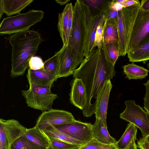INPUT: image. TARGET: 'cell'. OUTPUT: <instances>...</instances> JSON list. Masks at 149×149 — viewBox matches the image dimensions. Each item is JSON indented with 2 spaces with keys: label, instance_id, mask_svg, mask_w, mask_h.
Segmentation results:
<instances>
[{
  "label": "cell",
  "instance_id": "obj_1",
  "mask_svg": "<svg viewBox=\"0 0 149 149\" xmlns=\"http://www.w3.org/2000/svg\"><path fill=\"white\" fill-rule=\"evenodd\" d=\"M115 74L114 65L109 61L102 48L95 49L73 70V78L81 79L86 88V102L82 110L84 117H90L94 114L91 100L95 98L96 101L105 82L112 79Z\"/></svg>",
  "mask_w": 149,
  "mask_h": 149
},
{
  "label": "cell",
  "instance_id": "obj_2",
  "mask_svg": "<svg viewBox=\"0 0 149 149\" xmlns=\"http://www.w3.org/2000/svg\"><path fill=\"white\" fill-rule=\"evenodd\" d=\"M12 46L10 77L23 75L29 66L31 58L37 53L44 40L40 34L34 30H27L8 37Z\"/></svg>",
  "mask_w": 149,
  "mask_h": 149
},
{
  "label": "cell",
  "instance_id": "obj_3",
  "mask_svg": "<svg viewBox=\"0 0 149 149\" xmlns=\"http://www.w3.org/2000/svg\"><path fill=\"white\" fill-rule=\"evenodd\" d=\"M86 36L83 10L80 0H77L73 6L72 28L69 43L72 47L74 70L84 60Z\"/></svg>",
  "mask_w": 149,
  "mask_h": 149
},
{
  "label": "cell",
  "instance_id": "obj_4",
  "mask_svg": "<svg viewBox=\"0 0 149 149\" xmlns=\"http://www.w3.org/2000/svg\"><path fill=\"white\" fill-rule=\"evenodd\" d=\"M140 3L123 8L118 12L117 24L118 33L119 56L127 53L128 47L134 23L140 8Z\"/></svg>",
  "mask_w": 149,
  "mask_h": 149
},
{
  "label": "cell",
  "instance_id": "obj_5",
  "mask_svg": "<svg viewBox=\"0 0 149 149\" xmlns=\"http://www.w3.org/2000/svg\"><path fill=\"white\" fill-rule=\"evenodd\" d=\"M44 12L39 10H30L24 13L4 18L0 24V34L11 35L29 30L30 27L40 22Z\"/></svg>",
  "mask_w": 149,
  "mask_h": 149
},
{
  "label": "cell",
  "instance_id": "obj_6",
  "mask_svg": "<svg viewBox=\"0 0 149 149\" xmlns=\"http://www.w3.org/2000/svg\"><path fill=\"white\" fill-rule=\"evenodd\" d=\"M29 85L28 90L21 91L27 106L43 112L52 109L53 102L57 95L52 93L51 88L40 87L34 84Z\"/></svg>",
  "mask_w": 149,
  "mask_h": 149
},
{
  "label": "cell",
  "instance_id": "obj_7",
  "mask_svg": "<svg viewBox=\"0 0 149 149\" xmlns=\"http://www.w3.org/2000/svg\"><path fill=\"white\" fill-rule=\"evenodd\" d=\"M125 109L120 114V118L138 127L141 132L143 139L149 135V115L143 108L136 104L134 100L125 102Z\"/></svg>",
  "mask_w": 149,
  "mask_h": 149
},
{
  "label": "cell",
  "instance_id": "obj_8",
  "mask_svg": "<svg viewBox=\"0 0 149 149\" xmlns=\"http://www.w3.org/2000/svg\"><path fill=\"white\" fill-rule=\"evenodd\" d=\"M149 40V10L140 8L132 31L128 47L129 52Z\"/></svg>",
  "mask_w": 149,
  "mask_h": 149
},
{
  "label": "cell",
  "instance_id": "obj_9",
  "mask_svg": "<svg viewBox=\"0 0 149 149\" xmlns=\"http://www.w3.org/2000/svg\"><path fill=\"white\" fill-rule=\"evenodd\" d=\"M71 113L67 111L52 109L43 112L38 117L35 126L44 130L51 125H61L71 123L75 121Z\"/></svg>",
  "mask_w": 149,
  "mask_h": 149
},
{
  "label": "cell",
  "instance_id": "obj_10",
  "mask_svg": "<svg viewBox=\"0 0 149 149\" xmlns=\"http://www.w3.org/2000/svg\"><path fill=\"white\" fill-rule=\"evenodd\" d=\"M83 10L86 27V36L84 56L88 58L94 51L92 50L97 28L100 22L105 13L94 17L92 16L88 8L83 0H80Z\"/></svg>",
  "mask_w": 149,
  "mask_h": 149
},
{
  "label": "cell",
  "instance_id": "obj_11",
  "mask_svg": "<svg viewBox=\"0 0 149 149\" xmlns=\"http://www.w3.org/2000/svg\"><path fill=\"white\" fill-rule=\"evenodd\" d=\"M55 126L63 133L84 143L93 139V125L90 123L76 120L70 123Z\"/></svg>",
  "mask_w": 149,
  "mask_h": 149
},
{
  "label": "cell",
  "instance_id": "obj_12",
  "mask_svg": "<svg viewBox=\"0 0 149 149\" xmlns=\"http://www.w3.org/2000/svg\"><path fill=\"white\" fill-rule=\"evenodd\" d=\"M73 6L67 4L63 12L59 13L57 27L63 43V47L69 44L72 28Z\"/></svg>",
  "mask_w": 149,
  "mask_h": 149
},
{
  "label": "cell",
  "instance_id": "obj_13",
  "mask_svg": "<svg viewBox=\"0 0 149 149\" xmlns=\"http://www.w3.org/2000/svg\"><path fill=\"white\" fill-rule=\"evenodd\" d=\"M0 126L4 130L5 137V149H11L13 143L26 133L27 129L17 120L0 119Z\"/></svg>",
  "mask_w": 149,
  "mask_h": 149
},
{
  "label": "cell",
  "instance_id": "obj_14",
  "mask_svg": "<svg viewBox=\"0 0 149 149\" xmlns=\"http://www.w3.org/2000/svg\"><path fill=\"white\" fill-rule=\"evenodd\" d=\"M112 87L111 80L106 81L98 93L94 104L96 118L100 119L107 128V115L110 93Z\"/></svg>",
  "mask_w": 149,
  "mask_h": 149
},
{
  "label": "cell",
  "instance_id": "obj_15",
  "mask_svg": "<svg viewBox=\"0 0 149 149\" xmlns=\"http://www.w3.org/2000/svg\"><path fill=\"white\" fill-rule=\"evenodd\" d=\"M24 136L33 149H51L48 137L42 130L35 126L27 129Z\"/></svg>",
  "mask_w": 149,
  "mask_h": 149
},
{
  "label": "cell",
  "instance_id": "obj_16",
  "mask_svg": "<svg viewBox=\"0 0 149 149\" xmlns=\"http://www.w3.org/2000/svg\"><path fill=\"white\" fill-rule=\"evenodd\" d=\"M71 86L69 93L70 102L82 110L86 102V88L81 79L74 78L70 83Z\"/></svg>",
  "mask_w": 149,
  "mask_h": 149
},
{
  "label": "cell",
  "instance_id": "obj_17",
  "mask_svg": "<svg viewBox=\"0 0 149 149\" xmlns=\"http://www.w3.org/2000/svg\"><path fill=\"white\" fill-rule=\"evenodd\" d=\"M59 66L57 79L66 77L72 74L74 70L73 67V57L72 47L68 44L59 51Z\"/></svg>",
  "mask_w": 149,
  "mask_h": 149
},
{
  "label": "cell",
  "instance_id": "obj_18",
  "mask_svg": "<svg viewBox=\"0 0 149 149\" xmlns=\"http://www.w3.org/2000/svg\"><path fill=\"white\" fill-rule=\"evenodd\" d=\"M26 77L29 85L34 84L42 87L51 88L56 80L41 69L33 70L28 69Z\"/></svg>",
  "mask_w": 149,
  "mask_h": 149
},
{
  "label": "cell",
  "instance_id": "obj_19",
  "mask_svg": "<svg viewBox=\"0 0 149 149\" xmlns=\"http://www.w3.org/2000/svg\"><path fill=\"white\" fill-rule=\"evenodd\" d=\"M33 1V0H1L0 19L3 13L8 16L20 13L22 10Z\"/></svg>",
  "mask_w": 149,
  "mask_h": 149
},
{
  "label": "cell",
  "instance_id": "obj_20",
  "mask_svg": "<svg viewBox=\"0 0 149 149\" xmlns=\"http://www.w3.org/2000/svg\"><path fill=\"white\" fill-rule=\"evenodd\" d=\"M93 139L104 144L116 143L115 139L109 134L107 128L106 127L102 120L96 118L95 121L93 125Z\"/></svg>",
  "mask_w": 149,
  "mask_h": 149
},
{
  "label": "cell",
  "instance_id": "obj_21",
  "mask_svg": "<svg viewBox=\"0 0 149 149\" xmlns=\"http://www.w3.org/2000/svg\"><path fill=\"white\" fill-rule=\"evenodd\" d=\"M117 20L107 18L103 29V44L118 43V33L117 24Z\"/></svg>",
  "mask_w": 149,
  "mask_h": 149
},
{
  "label": "cell",
  "instance_id": "obj_22",
  "mask_svg": "<svg viewBox=\"0 0 149 149\" xmlns=\"http://www.w3.org/2000/svg\"><path fill=\"white\" fill-rule=\"evenodd\" d=\"M42 130L47 136L50 141H59L81 146L85 144L63 133L53 125H50Z\"/></svg>",
  "mask_w": 149,
  "mask_h": 149
},
{
  "label": "cell",
  "instance_id": "obj_23",
  "mask_svg": "<svg viewBox=\"0 0 149 149\" xmlns=\"http://www.w3.org/2000/svg\"><path fill=\"white\" fill-rule=\"evenodd\" d=\"M127 54L130 61L145 63L149 60V40L128 52Z\"/></svg>",
  "mask_w": 149,
  "mask_h": 149
},
{
  "label": "cell",
  "instance_id": "obj_24",
  "mask_svg": "<svg viewBox=\"0 0 149 149\" xmlns=\"http://www.w3.org/2000/svg\"><path fill=\"white\" fill-rule=\"evenodd\" d=\"M125 77L129 80L142 79L148 75L149 71L143 67L133 63L128 64L123 67Z\"/></svg>",
  "mask_w": 149,
  "mask_h": 149
},
{
  "label": "cell",
  "instance_id": "obj_25",
  "mask_svg": "<svg viewBox=\"0 0 149 149\" xmlns=\"http://www.w3.org/2000/svg\"><path fill=\"white\" fill-rule=\"evenodd\" d=\"M93 17L100 16L109 8L111 0H83Z\"/></svg>",
  "mask_w": 149,
  "mask_h": 149
},
{
  "label": "cell",
  "instance_id": "obj_26",
  "mask_svg": "<svg viewBox=\"0 0 149 149\" xmlns=\"http://www.w3.org/2000/svg\"><path fill=\"white\" fill-rule=\"evenodd\" d=\"M137 132V127L129 123L123 135L116 143L118 149H124L126 148L134 138H136Z\"/></svg>",
  "mask_w": 149,
  "mask_h": 149
},
{
  "label": "cell",
  "instance_id": "obj_27",
  "mask_svg": "<svg viewBox=\"0 0 149 149\" xmlns=\"http://www.w3.org/2000/svg\"><path fill=\"white\" fill-rule=\"evenodd\" d=\"M59 66V52L58 51L44 62V66L42 69L56 80L58 79Z\"/></svg>",
  "mask_w": 149,
  "mask_h": 149
},
{
  "label": "cell",
  "instance_id": "obj_28",
  "mask_svg": "<svg viewBox=\"0 0 149 149\" xmlns=\"http://www.w3.org/2000/svg\"><path fill=\"white\" fill-rule=\"evenodd\" d=\"M102 48L109 61L113 65H114L119 56L118 43L103 44Z\"/></svg>",
  "mask_w": 149,
  "mask_h": 149
},
{
  "label": "cell",
  "instance_id": "obj_29",
  "mask_svg": "<svg viewBox=\"0 0 149 149\" xmlns=\"http://www.w3.org/2000/svg\"><path fill=\"white\" fill-rule=\"evenodd\" d=\"M108 13L109 10L108 9L105 11L97 27L95 36L94 42L92 47V50L93 51L95 50V49L96 47H97V49H101L102 48L103 26Z\"/></svg>",
  "mask_w": 149,
  "mask_h": 149
},
{
  "label": "cell",
  "instance_id": "obj_30",
  "mask_svg": "<svg viewBox=\"0 0 149 149\" xmlns=\"http://www.w3.org/2000/svg\"><path fill=\"white\" fill-rule=\"evenodd\" d=\"M51 149H78L81 145L59 141H50Z\"/></svg>",
  "mask_w": 149,
  "mask_h": 149
},
{
  "label": "cell",
  "instance_id": "obj_31",
  "mask_svg": "<svg viewBox=\"0 0 149 149\" xmlns=\"http://www.w3.org/2000/svg\"><path fill=\"white\" fill-rule=\"evenodd\" d=\"M24 148H26L27 149H33L27 141L24 135L13 143L11 149H21Z\"/></svg>",
  "mask_w": 149,
  "mask_h": 149
},
{
  "label": "cell",
  "instance_id": "obj_32",
  "mask_svg": "<svg viewBox=\"0 0 149 149\" xmlns=\"http://www.w3.org/2000/svg\"><path fill=\"white\" fill-rule=\"evenodd\" d=\"M44 65V63L40 57L37 56H34L29 60V68L33 70H40L43 67Z\"/></svg>",
  "mask_w": 149,
  "mask_h": 149
},
{
  "label": "cell",
  "instance_id": "obj_33",
  "mask_svg": "<svg viewBox=\"0 0 149 149\" xmlns=\"http://www.w3.org/2000/svg\"><path fill=\"white\" fill-rule=\"evenodd\" d=\"M105 145L93 139L89 141L81 146L78 149H101Z\"/></svg>",
  "mask_w": 149,
  "mask_h": 149
},
{
  "label": "cell",
  "instance_id": "obj_34",
  "mask_svg": "<svg viewBox=\"0 0 149 149\" xmlns=\"http://www.w3.org/2000/svg\"><path fill=\"white\" fill-rule=\"evenodd\" d=\"M143 84L146 89V93L143 98L144 108L149 115V79Z\"/></svg>",
  "mask_w": 149,
  "mask_h": 149
},
{
  "label": "cell",
  "instance_id": "obj_35",
  "mask_svg": "<svg viewBox=\"0 0 149 149\" xmlns=\"http://www.w3.org/2000/svg\"><path fill=\"white\" fill-rule=\"evenodd\" d=\"M123 8V3L118 2L116 0H111L109 7L110 9L117 12L121 10Z\"/></svg>",
  "mask_w": 149,
  "mask_h": 149
},
{
  "label": "cell",
  "instance_id": "obj_36",
  "mask_svg": "<svg viewBox=\"0 0 149 149\" xmlns=\"http://www.w3.org/2000/svg\"><path fill=\"white\" fill-rule=\"evenodd\" d=\"M137 143V147L140 149H149V143L142 138L138 140Z\"/></svg>",
  "mask_w": 149,
  "mask_h": 149
},
{
  "label": "cell",
  "instance_id": "obj_37",
  "mask_svg": "<svg viewBox=\"0 0 149 149\" xmlns=\"http://www.w3.org/2000/svg\"><path fill=\"white\" fill-rule=\"evenodd\" d=\"M5 137L4 130L0 126V149H5Z\"/></svg>",
  "mask_w": 149,
  "mask_h": 149
},
{
  "label": "cell",
  "instance_id": "obj_38",
  "mask_svg": "<svg viewBox=\"0 0 149 149\" xmlns=\"http://www.w3.org/2000/svg\"><path fill=\"white\" fill-rule=\"evenodd\" d=\"M140 3L139 0H125L124 2L123 3L124 8L133 6L138 4Z\"/></svg>",
  "mask_w": 149,
  "mask_h": 149
},
{
  "label": "cell",
  "instance_id": "obj_39",
  "mask_svg": "<svg viewBox=\"0 0 149 149\" xmlns=\"http://www.w3.org/2000/svg\"><path fill=\"white\" fill-rule=\"evenodd\" d=\"M140 8L144 11L149 10V0H143L140 3Z\"/></svg>",
  "mask_w": 149,
  "mask_h": 149
},
{
  "label": "cell",
  "instance_id": "obj_40",
  "mask_svg": "<svg viewBox=\"0 0 149 149\" xmlns=\"http://www.w3.org/2000/svg\"><path fill=\"white\" fill-rule=\"evenodd\" d=\"M117 11L110 9L109 8V10L107 18H113L117 20Z\"/></svg>",
  "mask_w": 149,
  "mask_h": 149
},
{
  "label": "cell",
  "instance_id": "obj_41",
  "mask_svg": "<svg viewBox=\"0 0 149 149\" xmlns=\"http://www.w3.org/2000/svg\"><path fill=\"white\" fill-rule=\"evenodd\" d=\"M101 149H119L116 143L115 144H105Z\"/></svg>",
  "mask_w": 149,
  "mask_h": 149
},
{
  "label": "cell",
  "instance_id": "obj_42",
  "mask_svg": "<svg viewBox=\"0 0 149 149\" xmlns=\"http://www.w3.org/2000/svg\"><path fill=\"white\" fill-rule=\"evenodd\" d=\"M136 138H134L132 140L131 145L129 149H137V146L135 143V141Z\"/></svg>",
  "mask_w": 149,
  "mask_h": 149
},
{
  "label": "cell",
  "instance_id": "obj_43",
  "mask_svg": "<svg viewBox=\"0 0 149 149\" xmlns=\"http://www.w3.org/2000/svg\"><path fill=\"white\" fill-rule=\"evenodd\" d=\"M70 0H56V3L60 4L61 5H63L66 4L70 1Z\"/></svg>",
  "mask_w": 149,
  "mask_h": 149
},
{
  "label": "cell",
  "instance_id": "obj_44",
  "mask_svg": "<svg viewBox=\"0 0 149 149\" xmlns=\"http://www.w3.org/2000/svg\"><path fill=\"white\" fill-rule=\"evenodd\" d=\"M143 139L145 140L149 143V135Z\"/></svg>",
  "mask_w": 149,
  "mask_h": 149
},
{
  "label": "cell",
  "instance_id": "obj_45",
  "mask_svg": "<svg viewBox=\"0 0 149 149\" xmlns=\"http://www.w3.org/2000/svg\"><path fill=\"white\" fill-rule=\"evenodd\" d=\"M116 1L118 3H123L125 2V0H116Z\"/></svg>",
  "mask_w": 149,
  "mask_h": 149
},
{
  "label": "cell",
  "instance_id": "obj_46",
  "mask_svg": "<svg viewBox=\"0 0 149 149\" xmlns=\"http://www.w3.org/2000/svg\"><path fill=\"white\" fill-rule=\"evenodd\" d=\"M132 141L130 143V144L128 145L127 146V147L125 148L124 149H129L130 148V146L131 145V143Z\"/></svg>",
  "mask_w": 149,
  "mask_h": 149
},
{
  "label": "cell",
  "instance_id": "obj_47",
  "mask_svg": "<svg viewBox=\"0 0 149 149\" xmlns=\"http://www.w3.org/2000/svg\"><path fill=\"white\" fill-rule=\"evenodd\" d=\"M147 66L149 68V62L147 64Z\"/></svg>",
  "mask_w": 149,
  "mask_h": 149
},
{
  "label": "cell",
  "instance_id": "obj_48",
  "mask_svg": "<svg viewBox=\"0 0 149 149\" xmlns=\"http://www.w3.org/2000/svg\"><path fill=\"white\" fill-rule=\"evenodd\" d=\"M21 149H27L26 148H22Z\"/></svg>",
  "mask_w": 149,
  "mask_h": 149
}]
</instances>
